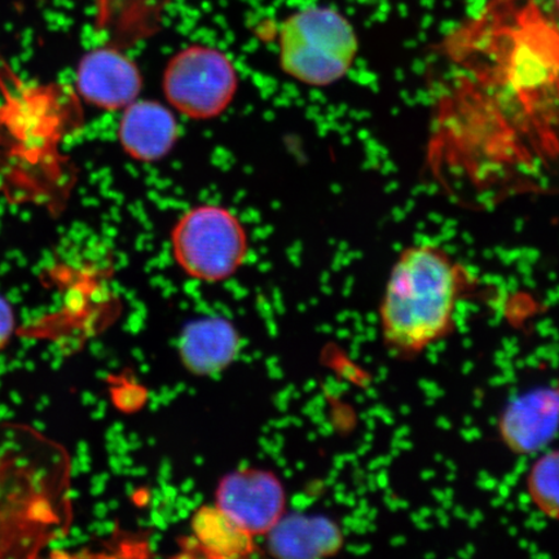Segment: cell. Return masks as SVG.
I'll return each instance as SVG.
<instances>
[{
    "mask_svg": "<svg viewBox=\"0 0 559 559\" xmlns=\"http://www.w3.org/2000/svg\"><path fill=\"white\" fill-rule=\"evenodd\" d=\"M472 278L436 243L402 250L390 270L379 307L382 344L395 359L412 360L449 338Z\"/></svg>",
    "mask_w": 559,
    "mask_h": 559,
    "instance_id": "cell-1",
    "label": "cell"
},
{
    "mask_svg": "<svg viewBox=\"0 0 559 559\" xmlns=\"http://www.w3.org/2000/svg\"><path fill=\"white\" fill-rule=\"evenodd\" d=\"M358 51L354 26L331 7L293 13L280 31V66L307 86H331L344 79Z\"/></svg>",
    "mask_w": 559,
    "mask_h": 559,
    "instance_id": "cell-2",
    "label": "cell"
},
{
    "mask_svg": "<svg viewBox=\"0 0 559 559\" xmlns=\"http://www.w3.org/2000/svg\"><path fill=\"white\" fill-rule=\"evenodd\" d=\"M175 262L199 282L221 283L239 270L248 254V235L229 210L195 206L171 233Z\"/></svg>",
    "mask_w": 559,
    "mask_h": 559,
    "instance_id": "cell-3",
    "label": "cell"
},
{
    "mask_svg": "<svg viewBox=\"0 0 559 559\" xmlns=\"http://www.w3.org/2000/svg\"><path fill=\"white\" fill-rule=\"evenodd\" d=\"M163 86L167 102L179 114L192 120H210L233 103L239 79L226 53L195 45L173 56Z\"/></svg>",
    "mask_w": 559,
    "mask_h": 559,
    "instance_id": "cell-4",
    "label": "cell"
},
{
    "mask_svg": "<svg viewBox=\"0 0 559 559\" xmlns=\"http://www.w3.org/2000/svg\"><path fill=\"white\" fill-rule=\"evenodd\" d=\"M215 506L250 535H267L286 513L285 488L269 471H237L219 481Z\"/></svg>",
    "mask_w": 559,
    "mask_h": 559,
    "instance_id": "cell-5",
    "label": "cell"
},
{
    "mask_svg": "<svg viewBox=\"0 0 559 559\" xmlns=\"http://www.w3.org/2000/svg\"><path fill=\"white\" fill-rule=\"evenodd\" d=\"M500 442L516 456H535L559 436V382L516 394L496 423Z\"/></svg>",
    "mask_w": 559,
    "mask_h": 559,
    "instance_id": "cell-6",
    "label": "cell"
},
{
    "mask_svg": "<svg viewBox=\"0 0 559 559\" xmlns=\"http://www.w3.org/2000/svg\"><path fill=\"white\" fill-rule=\"evenodd\" d=\"M142 86L135 62L114 45L87 52L76 70L79 93L97 108L124 109L138 99Z\"/></svg>",
    "mask_w": 559,
    "mask_h": 559,
    "instance_id": "cell-7",
    "label": "cell"
},
{
    "mask_svg": "<svg viewBox=\"0 0 559 559\" xmlns=\"http://www.w3.org/2000/svg\"><path fill=\"white\" fill-rule=\"evenodd\" d=\"M267 549L278 558H326L344 548L340 524L325 515L284 514L267 534Z\"/></svg>",
    "mask_w": 559,
    "mask_h": 559,
    "instance_id": "cell-8",
    "label": "cell"
},
{
    "mask_svg": "<svg viewBox=\"0 0 559 559\" xmlns=\"http://www.w3.org/2000/svg\"><path fill=\"white\" fill-rule=\"evenodd\" d=\"M178 123L169 109L151 100H135L124 108L118 138L134 159L153 163L167 155L178 139Z\"/></svg>",
    "mask_w": 559,
    "mask_h": 559,
    "instance_id": "cell-9",
    "label": "cell"
},
{
    "mask_svg": "<svg viewBox=\"0 0 559 559\" xmlns=\"http://www.w3.org/2000/svg\"><path fill=\"white\" fill-rule=\"evenodd\" d=\"M239 352L240 335L226 319L205 318L192 321L180 335V359L193 374L219 373L236 359Z\"/></svg>",
    "mask_w": 559,
    "mask_h": 559,
    "instance_id": "cell-10",
    "label": "cell"
},
{
    "mask_svg": "<svg viewBox=\"0 0 559 559\" xmlns=\"http://www.w3.org/2000/svg\"><path fill=\"white\" fill-rule=\"evenodd\" d=\"M191 531L195 547L209 558H242L255 549L254 536L215 504L198 509L192 516Z\"/></svg>",
    "mask_w": 559,
    "mask_h": 559,
    "instance_id": "cell-11",
    "label": "cell"
},
{
    "mask_svg": "<svg viewBox=\"0 0 559 559\" xmlns=\"http://www.w3.org/2000/svg\"><path fill=\"white\" fill-rule=\"evenodd\" d=\"M534 457L524 477V492L537 513L559 522V449L549 447Z\"/></svg>",
    "mask_w": 559,
    "mask_h": 559,
    "instance_id": "cell-12",
    "label": "cell"
},
{
    "mask_svg": "<svg viewBox=\"0 0 559 559\" xmlns=\"http://www.w3.org/2000/svg\"><path fill=\"white\" fill-rule=\"evenodd\" d=\"M15 328V313L9 300L0 296V352L9 345Z\"/></svg>",
    "mask_w": 559,
    "mask_h": 559,
    "instance_id": "cell-13",
    "label": "cell"
},
{
    "mask_svg": "<svg viewBox=\"0 0 559 559\" xmlns=\"http://www.w3.org/2000/svg\"><path fill=\"white\" fill-rule=\"evenodd\" d=\"M555 3L557 5V10L559 11V0H555Z\"/></svg>",
    "mask_w": 559,
    "mask_h": 559,
    "instance_id": "cell-14",
    "label": "cell"
}]
</instances>
